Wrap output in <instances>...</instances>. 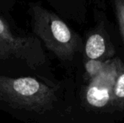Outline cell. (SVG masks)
<instances>
[{
    "mask_svg": "<svg viewBox=\"0 0 124 123\" xmlns=\"http://www.w3.org/2000/svg\"><path fill=\"white\" fill-rule=\"evenodd\" d=\"M9 58L25 61L32 68L46 61L41 44L37 38L15 36L8 24L0 18V60Z\"/></svg>",
    "mask_w": 124,
    "mask_h": 123,
    "instance_id": "cell-4",
    "label": "cell"
},
{
    "mask_svg": "<svg viewBox=\"0 0 124 123\" xmlns=\"http://www.w3.org/2000/svg\"><path fill=\"white\" fill-rule=\"evenodd\" d=\"M114 49L103 30H95L87 37L84 45V55L85 59L106 60L112 58Z\"/></svg>",
    "mask_w": 124,
    "mask_h": 123,
    "instance_id": "cell-5",
    "label": "cell"
},
{
    "mask_svg": "<svg viewBox=\"0 0 124 123\" xmlns=\"http://www.w3.org/2000/svg\"><path fill=\"white\" fill-rule=\"evenodd\" d=\"M56 88L32 77L0 75V103L15 109L43 113L57 100Z\"/></svg>",
    "mask_w": 124,
    "mask_h": 123,
    "instance_id": "cell-2",
    "label": "cell"
},
{
    "mask_svg": "<svg viewBox=\"0 0 124 123\" xmlns=\"http://www.w3.org/2000/svg\"><path fill=\"white\" fill-rule=\"evenodd\" d=\"M34 34L62 62H70L82 49L80 37L55 13L37 4L30 8Z\"/></svg>",
    "mask_w": 124,
    "mask_h": 123,
    "instance_id": "cell-1",
    "label": "cell"
},
{
    "mask_svg": "<svg viewBox=\"0 0 124 123\" xmlns=\"http://www.w3.org/2000/svg\"><path fill=\"white\" fill-rule=\"evenodd\" d=\"M114 6L116 20L124 41V0H114Z\"/></svg>",
    "mask_w": 124,
    "mask_h": 123,
    "instance_id": "cell-7",
    "label": "cell"
},
{
    "mask_svg": "<svg viewBox=\"0 0 124 123\" xmlns=\"http://www.w3.org/2000/svg\"><path fill=\"white\" fill-rule=\"evenodd\" d=\"M84 100L93 110H124V63L120 58L106 60L101 72L87 82Z\"/></svg>",
    "mask_w": 124,
    "mask_h": 123,
    "instance_id": "cell-3",
    "label": "cell"
},
{
    "mask_svg": "<svg viewBox=\"0 0 124 123\" xmlns=\"http://www.w3.org/2000/svg\"><path fill=\"white\" fill-rule=\"evenodd\" d=\"M106 61L94 59L85 60V77L86 82L96 77L106 65Z\"/></svg>",
    "mask_w": 124,
    "mask_h": 123,
    "instance_id": "cell-6",
    "label": "cell"
}]
</instances>
